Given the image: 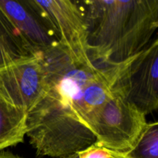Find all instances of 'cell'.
Instances as JSON below:
<instances>
[{"instance_id":"1","label":"cell","mask_w":158,"mask_h":158,"mask_svg":"<svg viewBox=\"0 0 158 158\" xmlns=\"http://www.w3.org/2000/svg\"><path fill=\"white\" fill-rule=\"evenodd\" d=\"M39 55L48 91L28 114L26 136L38 156L64 158L96 143L94 120L133 58L119 64L85 65L60 44Z\"/></svg>"},{"instance_id":"2","label":"cell","mask_w":158,"mask_h":158,"mask_svg":"<svg viewBox=\"0 0 158 158\" xmlns=\"http://www.w3.org/2000/svg\"><path fill=\"white\" fill-rule=\"evenodd\" d=\"M94 63L119 64L143 50L158 29V0L81 2Z\"/></svg>"},{"instance_id":"3","label":"cell","mask_w":158,"mask_h":158,"mask_svg":"<svg viewBox=\"0 0 158 158\" xmlns=\"http://www.w3.org/2000/svg\"><path fill=\"white\" fill-rule=\"evenodd\" d=\"M127 72L100 108L94 123L96 144L120 154L135 146L148 123L146 115L128 100Z\"/></svg>"},{"instance_id":"4","label":"cell","mask_w":158,"mask_h":158,"mask_svg":"<svg viewBox=\"0 0 158 158\" xmlns=\"http://www.w3.org/2000/svg\"><path fill=\"white\" fill-rule=\"evenodd\" d=\"M29 2L73 60L85 65L97 63L89 56L88 28L81 3L69 0H29Z\"/></svg>"},{"instance_id":"5","label":"cell","mask_w":158,"mask_h":158,"mask_svg":"<svg viewBox=\"0 0 158 158\" xmlns=\"http://www.w3.org/2000/svg\"><path fill=\"white\" fill-rule=\"evenodd\" d=\"M48 91L40 55H28L0 64V98L29 114Z\"/></svg>"},{"instance_id":"6","label":"cell","mask_w":158,"mask_h":158,"mask_svg":"<svg viewBox=\"0 0 158 158\" xmlns=\"http://www.w3.org/2000/svg\"><path fill=\"white\" fill-rule=\"evenodd\" d=\"M127 91L128 100L145 115L158 110V34L133 58Z\"/></svg>"},{"instance_id":"7","label":"cell","mask_w":158,"mask_h":158,"mask_svg":"<svg viewBox=\"0 0 158 158\" xmlns=\"http://www.w3.org/2000/svg\"><path fill=\"white\" fill-rule=\"evenodd\" d=\"M0 9L32 55H37L60 44L53 32L29 0H0Z\"/></svg>"},{"instance_id":"8","label":"cell","mask_w":158,"mask_h":158,"mask_svg":"<svg viewBox=\"0 0 158 158\" xmlns=\"http://www.w3.org/2000/svg\"><path fill=\"white\" fill-rule=\"evenodd\" d=\"M28 113L0 98V151L23 143L27 134Z\"/></svg>"},{"instance_id":"9","label":"cell","mask_w":158,"mask_h":158,"mask_svg":"<svg viewBox=\"0 0 158 158\" xmlns=\"http://www.w3.org/2000/svg\"><path fill=\"white\" fill-rule=\"evenodd\" d=\"M28 55L32 54L0 9V64Z\"/></svg>"},{"instance_id":"10","label":"cell","mask_w":158,"mask_h":158,"mask_svg":"<svg viewBox=\"0 0 158 158\" xmlns=\"http://www.w3.org/2000/svg\"><path fill=\"white\" fill-rule=\"evenodd\" d=\"M121 154L126 158H158V121L147 123L135 146Z\"/></svg>"},{"instance_id":"11","label":"cell","mask_w":158,"mask_h":158,"mask_svg":"<svg viewBox=\"0 0 158 158\" xmlns=\"http://www.w3.org/2000/svg\"><path fill=\"white\" fill-rule=\"evenodd\" d=\"M78 158H111L109 151L96 143L77 152Z\"/></svg>"},{"instance_id":"12","label":"cell","mask_w":158,"mask_h":158,"mask_svg":"<svg viewBox=\"0 0 158 158\" xmlns=\"http://www.w3.org/2000/svg\"><path fill=\"white\" fill-rule=\"evenodd\" d=\"M0 158H22L15 156L14 154H11L9 152H4V151H0Z\"/></svg>"},{"instance_id":"13","label":"cell","mask_w":158,"mask_h":158,"mask_svg":"<svg viewBox=\"0 0 158 158\" xmlns=\"http://www.w3.org/2000/svg\"><path fill=\"white\" fill-rule=\"evenodd\" d=\"M109 151L110 154L111 158H126L123 157L121 154H119V153H116V152H113V151Z\"/></svg>"},{"instance_id":"14","label":"cell","mask_w":158,"mask_h":158,"mask_svg":"<svg viewBox=\"0 0 158 158\" xmlns=\"http://www.w3.org/2000/svg\"><path fill=\"white\" fill-rule=\"evenodd\" d=\"M64 158H78V154H77V153H75V154H71V155L68 156V157H66Z\"/></svg>"},{"instance_id":"15","label":"cell","mask_w":158,"mask_h":158,"mask_svg":"<svg viewBox=\"0 0 158 158\" xmlns=\"http://www.w3.org/2000/svg\"><path fill=\"white\" fill-rule=\"evenodd\" d=\"M157 28H158V20H157Z\"/></svg>"}]
</instances>
